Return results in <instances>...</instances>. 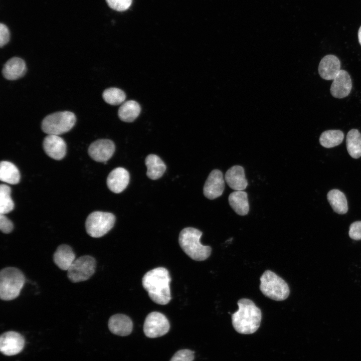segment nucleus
Masks as SVG:
<instances>
[{
    "label": "nucleus",
    "instance_id": "obj_14",
    "mask_svg": "<svg viewBox=\"0 0 361 361\" xmlns=\"http://www.w3.org/2000/svg\"><path fill=\"white\" fill-rule=\"evenodd\" d=\"M352 89V82L347 71L341 69L335 78L330 86L331 95L336 98H343L347 96Z\"/></svg>",
    "mask_w": 361,
    "mask_h": 361
},
{
    "label": "nucleus",
    "instance_id": "obj_17",
    "mask_svg": "<svg viewBox=\"0 0 361 361\" xmlns=\"http://www.w3.org/2000/svg\"><path fill=\"white\" fill-rule=\"evenodd\" d=\"M340 67V60L336 56L333 55H327L320 61L318 69V73L324 80H333L341 70Z\"/></svg>",
    "mask_w": 361,
    "mask_h": 361
},
{
    "label": "nucleus",
    "instance_id": "obj_23",
    "mask_svg": "<svg viewBox=\"0 0 361 361\" xmlns=\"http://www.w3.org/2000/svg\"><path fill=\"white\" fill-rule=\"evenodd\" d=\"M327 200L333 210L338 214H344L348 211L347 202L345 195L337 189L330 190L327 195Z\"/></svg>",
    "mask_w": 361,
    "mask_h": 361
},
{
    "label": "nucleus",
    "instance_id": "obj_16",
    "mask_svg": "<svg viewBox=\"0 0 361 361\" xmlns=\"http://www.w3.org/2000/svg\"><path fill=\"white\" fill-rule=\"evenodd\" d=\"M109 330L113 334L121 336L129 335L133 328V323L129 317L123 314L111 316L108 323Z\"/></svg>",
    "mask_w": 361,
    "mask_h": 361
},
{
    "label": "nucleus",
    "instance_id": "obj_21",
    "mask_svg": "<svg viewBox=\"0 0 361 361\" xmlns=\"http://www.w3.org/2000/svg\"><path fill=\"white\" fill-rule=\"evenodd\" d=\"M229 204L236 214L240 216L246 215L249 211L248 194L243 191H235L228 197Z\"/></svg>",
    "mask_w": 361,
    "mask_h": 361
},
{
    "label": "nucleus",
    "instance_id": "obj_15",
    "mask_svg": "<svg viewBox=\"0 0 361 361\" xmlns=\"http://www.w3.org/2000/svg\"><path fill=\"white\" fill-rule=\"evenodd\" d=\"M129 182V173L124 168L119 167L113 169L107 178L108 189L116 194L123 191Z\"/></svg>",
    "mask_w": 361,
    "mask_h": 361
},
{
    "label": "nucleus",
    "instance_id": "obj_26",
    "mask_svg": "<svg viewBox=\"0 0 361 361\" xmlns=\"http://www.w3.org/2000/svg\"><path fill=\"white\" fill-rule=\"evenodd\" d=\"M346 145L349 154L353 158L361 156V134L356 129L348 131L346 137Z\"/></svg>",
    "mask_w": 361,
    "mask_h": 361
},
{
    "label": "nucleus",
    "instance_id": "obj_32",
    "mask_svg": "<svg viewBox=\"0 0 361 361\" xmlns=\"http://www.w3.org/2000/svg\"><path fill=\"white\" fill-rule=\"evenodd\" d=\"M349 237L354 240H361V221L353 222L349 226Z\"/></svg>",
    "mask_w": 361,
    "mask_h": 361
},
{
    "label": "nucleus",
    "instance_id": "obj_9",
    "mask_svg": "<svg viewBox=\"0 0 361 361\" xmlns=\"http://www.w3.org/2000/svg\"><path fill=\"white\" fill-rule=\"evenodd\" d=\"M170 324L166 317L162 313L154 311L146 317L143 324V332L149 338H156L166 334Z\"/></svg>",
    "mask_w": 361,
    "mask_h": 361
},
{
    "label": "nucleus",
    "instance_id": "obj_13",
    "mask_svg": "<svg viewBox=\"0 0 361 361\" xmlns=\"http://www.w3.org/2000/svg\"><path fill=\"white\" fill-rule=\"evenodd\" d=\"M43 146L46 154L53 159L61 160L66 155V144L59 135H48L44 139Z\"/></svg>",
    "mask_w": 361,
    "mask_h": 361
},
{
    "label": "nucleus",
    "instance_id": "obj_22",
    "mask_svg": "<svg viewBox=\"0 0 361 361\" xmlns=\"http://www.w3.org/2000/svg\"><path fill=\"white\" fill-rule=\"evenodd\" d=\"M147 167L146 175L151 179L159 178L164 173L166 166L161 159L153 154H149L145 159Z\"/></svg>",
    "mask_w": 361,
    "mask_h": 361
},
{
    "label": "nucleus",
    "instance_id": "obj_28",
    "mask_svg": "<svg viewBox=\"0 0 361 361\" xmlns=\"http://www.w3.org/2000/svg\"><path fill=\"white\" fill-rule=\"evenodd\" d=\"M11 188L4 184L0 186V213L6 214L14 208V203L11 197Z\"/></svg>",
    "mask_w": 361,
    "mask_h": 361
},
{
    "label": "nucleus",
    "instance_id": "obj_30",
    "mask_svg": "<svg viewBox=\"0 0 361 361\" xmlns=\"http://www.w3.org/2000/svg\"><path fill=\"white\" fill-rule=\"evenodd\" d=\"M195 352L188 349H183L177 351L169 361H193L195 358Z\"/></svg>",
    "mask_w": 361,
    "mask_h": 361
},
{
    "label": "nucleus",
    "instance_id": "obj_20",
    "mask_svg": "<svg viewBox=\"0 0 361 361\" xmlns=\"http://www.w3.org/2000/svg\"><path fill=\"white\" fill-rule=\"evenodd\" d=\"M75 259L72 248L66 244L59 245L53 255L55 264L63 270H68Z\"/></svg>",
    "mask_w": 361,
    "mask_h": 361
},
{
    "label": "nucleus",
    "instance_id": "obj_33",
    "mask_svg": "<svg viewBox=\"0 0 361 361\" xmlns=\"http://www.w3.org/2000/svg\"><path fill=\"white\" fill-rule=\"evenodd\" d=\"M14 226L12 221L5 216V214L0 215V229L5 234L11 233L13 230Z\"/></svg>",
    "mask_w": 361,
    "mask_h": 361
},
{
    "label": "nucleus",
    "instance_id": "obj_5",
    "mask_svg": "<svg viewBox=\"0 0 361 361\" xmlns=\"http://www.w3.org/2000/svg\"><path fill=\"white\" fill-rule=\"evenodd\" d=\"M260 289L267 297L276 301L286 299L290 290L287 283L274 272L266 270L260 278Z\"/></svg>",
    "mask_w": 361,
    "mask_h": 361
},
{
    "label": "nucleus",
    "instance_id": "obj_4",
    "mask_svg": "<svg viewBox=\"0 0 361 361\" xmlns=\"http://www.w3.org/2000/svg\"><path fill=\"white\" fill-rule=\"evenodd\" d=\"M25 282L23 273L18 268L8 267L0 272V297L9 301L19 296Z\"/></svg>",
    "mask_w": 361,
    "mask_h": 361
},
{
    "label": "nucleus",
    "instance_id": "obj_6",
    "mask_svg": "<svg viewBox=\"0 0 361 361\" xmlns=\"http://www.w3.org/2000/svg\"><path fill=\"white\" fill-rule=\"evenodd\" d=\"M76 121L74 113L64 111L46 116L41 123L42 130L48 135H59L70 130Z\"/></svg>",
    "mask_w": 361,
    "mask_h": 361
},
{
    "label": "nucleus",
    "instance_id": "obj_1",
    "mask_svg": "<svg viewBox=\"0 0 361 361\" xmlns=\"http://www.w3.org/2000/svg\"><path fill=\"white\" fill-rule=\"evenodd\" d=\"M170 281L168 271L164 267H157L144 274L142 279V284L153 302L158 304L165 305L171 300Z\"/></svg>",
    "mask_w": 361,
    "mask_h": 361
},
{
    "label": "nucleus",
    "instance_id": "obj_19",
    "mask_svg": "<svg viewBox=\"0 0 361 361\" xmlns=\"http://www.w3.org/2000/svg\"><path fill=\"white\" fill-rule=\"evenodd\" d=\"M27 71L25 61L19 57H13L5 64L2 73L7 80H14L23 77Z\"/></svg>",
    "mask_w": 361,
    "mask_h": 361
},
{
    "label": "nucleus",
    "instance_id": "obj_27",
    "mask_svg": "<svg viewBox=\"0 0 361 361\" xmlns=\"http://www.w3.org/2000/svg\"><path fill=\"white\" fill-rule=\"evenodd\" d=\"M344 133L340 130H328L323 132L319 137L320 144L325 148H331L340 144Z\"/></svg>",
    "mask_w": 361,
    "mask_h": 361
},
{
    "label": "nucleus",
    "instance_id": "obj_18",
    "mask_svg": "<svg viewBox=\"0 0 361 361\" xmlns=\"http://www.w3.org/2000/svg\"><path fill=\"white\" fill-rule=\"evenodd\" d=\"M225 180L230 188L235 191H243L248 184L244 168L238 165L228 169L225 175Z\"/></svg>",
    "mask_w": 361,
    "mask_h": 361
},
{
    "label": "nucleus",
    "instance_id": "obj_12",
    "mask_svg": "<svg viewBox=\"0 0 361 361\" xmlns=\"http://www.w3.org/2000/svg\"><path fill=\"white\" fill-rule=\"evenodd\" d=\"M115 149V144L111 140L98 139L90 145L88 154L95 161L105 162L112 157Z\"/></svg>",
    "mask_w": 361,
    "mask_h": 361
},
{
    "label": "nucleus",
    "instance_id": "obj_34",
    "mask_svg": "<svg viewBox=\"0 0 361 361\" xmlns=\"http://www.w3.org/2000/svg\"><path fill=\"white\" fill-rule=\"evenodd\" d=\"M10 32L8 27L3 24L0 25V46L3 47L10 40Z\"/></svg>",
    "mask_w": 361,
    "mask_h": 361
},
{
    "label": "nucleus",
    "instance_id": "obj_31",
    "mask_svg": "<svg viewBox=\"0 0 361 361\" xmlns=\"http://www.w3.org/2000/svg\"><path fill=\"white\" fill-rule=\"evenodd\" d=\"M108 6L117 11L127 10L131 5L132 0H106Z\"/></svg>",
    "mask_w": 361,
    "mask_h": 361
},
{
    "label": "nucleus",
    "instance_id": "obj_11",
    "mask_svg": "<svg viewBox=\"0 0 361 361\" xmlns=\"http://www.w3.org/2000/svg\"><path fill=\"white\" fill-rule=\"evenodd\" d=\"M225 189V180L222 172L217 169L213 170L205 183L203 193L204 196L210 200H214L220 197Z\"/></svg>",
    "mask_w": 361,
    "mask_h": 361
},
{
    "label": "nucleus",
    "instance_id": "obj_10",
    "mask_svg": "<svg viewBox=\"0 0 361 361\" xmlns=\"http://www.w3.org/2000/svg\"><path fill=\"white\" fill-rule=\"evenodd\" d=\"M25 344L23 336L18 332L9 331L3 333L0 337V350L4 355H14L21 352Z\"/></svg>",
    "mask_w": 361,
    "mask_h": 361
},
{
    "label": "nucleus",
    "instance_id": "obj_25",
    "mask_svg": "<svg viewBox=\"0 0 361 361\" xmlns=\"http://www.w3.org/2000/svg\"><path fill=\"white\" fill-rule=\"evenodd\" d=\"M0 179L12 185L18 184L20 174L17 167L11 162L2 161L0 164Z\"/></svg>",
    "mask_w": 361,
    "mask_h": 361
},
{
    "label": "nucleus",
    "instance_id": "obj_2",
    "mask_svg": "<svg viewBox=\"0 0 361 361\" xmlns=\"http://www.w3.org/2000/svg\"><path fill=\"white\" fill-rule=\"evenodd\" d=\"M238 310L232 314L233 326L241 334H252L259 328L261 319V310L253 301L242 298L237 302Z\"/></svg>",
    "mask_w": 361,
    "mask_h": 361
},
{
    "label": "nucleus",
    "instance_id": "obj_24",
    "mask_svg": "<svg viewBox=\"0 0 361 361\" xmlns=\"http://www.w3.org/2000/svg\"><path fill=\"white\" fill-rule=\"evenodd\" d=\"M140 110V106L136 101L129 100L121 104L118 111V115L122 121L131 122L138 116Z\"/></svg>",
    "mask_w": 361,
    "mask_h": 361
},
{
    "label": "nucleus",
    "instance_id": "obj_8",
    "mask_svg": "<svg viewBox=\"0 0 361 361\" xmlns=\"http://www.w3.org/2000/svg\"><path fill=\"white\" fill-rule=\"evenodd\" d=\"M96 267L95 259L89 255L76 258L67 270V276L73 283L89 279L94 273Z\"/></svg>",
    "mask_w": 361,
    "mask_h": 361
},
{
    "label": "nucleus",
    "instance_id": "obj_7",
    "mask_svg": "<svg viewBox=\"0 0 361 361\" xmlns=\"http://www.w3.org/2000/svg\"><path fill=\"white\" fill-rule=\"evenodd\" d=\"M115 216L110 213L96 211L87 218L85 228L87 234L93 238H100L107 234L113 227Z\"/></svg>",
    "mask_w": 361,
    "mask_h": 361
},
{
    "label": "nucleus",
    "instance_id": "obj_3",
    "mask_svg": "<svg viewBox=\"0 0 361 361\" xmlns=\"http://www.w3.org/2000/svg\"><path fill=\"white\" fill-rule=\"evenodd\" d=\"M202 235L201 231L192 227L184 228L179 235L180 247L187 255L195 261L205 260L211 254V247L201 243Z\"/></svg>",
    "mask_w": 361,
    "mask_h": 361
},
{
    "label": "nucleus",
    "instance_id": "obj_35",
    "mask_svg": "<svg viewBox=\"0 0 361 361\" xmlns=\"http://www.w3.org/2000/svg\"><path fill=\"white\" fill-rule=\"evenodd\" d=\"M358 42L361 45V26L360 27L358 31Z\"/></svg>",
    "mask_w": 361,
    "mask_h": 361
},
{
    "label": "nucleus",
    "instance_id": "obj_29",
    "mask_svg": "<svg viewBox=\"0 0 361 361\" xmlns=\"http://www.w3.org/2000/svg\"><path fill=\"white\" fill-rule=\"evenodd\" d=\"M104 100L109 104L117 105L124 102L126 95L123 91L117 88L105 89L102 94Z\"/></svg>",
    "mask_w": 361,
    "mask_h": 361
}]
</instances>
